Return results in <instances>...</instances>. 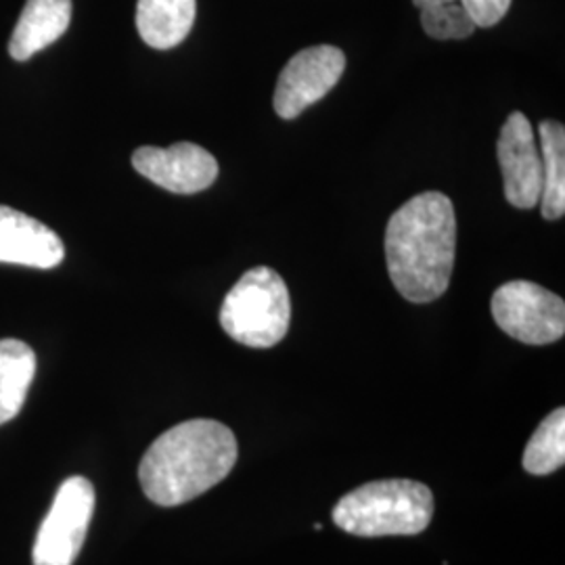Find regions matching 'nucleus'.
I'll return each mask as SVG.
<instances>
[{
  "label": "nucleus",
  "instance_id": "nucleus-8",
  "mask_svg": "<svg viewBox=\"0 0 565 565\" xmlns=\"http://www.w3.org/2000/svg\"><path fill=\"white\" fill-rule=\"evenodd\" d=\"M497 156L505 182V200L518 210H532L541 202L543 163L534 128L522 111H513L501 130Z\"/></svg>",
  "mask_w": 565,
  "mask_h": 565
},
{
  "label": "nucleus",
  "instance_id": "nucleus-12",
  "mask_svg": "<svg viewBox=\"0 0 565 565\" xmlns=\"http://www.w3.org/2000/svg\"><path fill=\"white\" fill-rule=\"evenodd\" d=\"M195 0H139L137 30L151 49L168 51L179 46L195 23Z\"/></svg>",
  "mask_w": 565,
  "mask_h": 565
},
{
  "label": "nucleus",
  "instance_id": "nucleus-3",
  "mask_svg": "<svg viewBox=\"0 0 565 565\" xmlns=\"http://www.w3.org/2000/svg\"><path fill=\"white\" fill-rule=\"evenodd\" d=\"M434 515V494L415 480H377L348 492L333 507V524L352 536H415Z\"/></svg>",
  "mask_w": 565,
  "mask_h": 565
},
{
  "label": "nucleus",
  "instance_id": "nucleus-10",
  "mask_svg": "<svg viewBox=\"0 0 565 565\" xmlns=\"http://www.w3.org/2000/svg\"><path fill=\"white\" fill-rule=\"evenodd\" d=\"M65 247L55 231L20 210L0 205V263L23 264L32 268H55Z\"/></svg>",
  "mask_w": 565,
  "mask_h": 565
},
{
  "label": "nucleus",
  "instance_id": "nucleus-6",
  "mask_svg": "<svg viewBox=\"0 0 565 565\" xmlns=\"http://www.w3.org/2000/svg\"><path fill=\"white\" fill-rule=\"evenodd\" d=\"M95 511V488L81 476L60 486L34 541V565H74Z\"/></svg>",
  "mask_w": 565,
  "mask_h": 565
},
{
  "label": "nucleus",
  "instance_id": "nucleus-1",
  "mask_svg": "<svg viewBox=\"0 0 565 565\" xmlns=\"http://www.w3.org/2000/svg\"><path fill=\"white\" fill-rule=\"evenodd\" d=\"M455 254L457 216L445 193H419L387 221V273L408 302H434L445 294L452 277Z\"/></svg>",
  "mask_w": 565,
  "mask_h": 565
},
{
  "label": "nucleus",
  "instance_id": "nucleus-2",
  "mask_svg": "<svg viewBox=\"0 0 565 565\" xmlns=\"http://www.w3.org/2000/svg\"><path fill=\"white\" fill-rule=\"evenodd\" d=\"M235 434L214 419L174 425L147 448L139 480L156 505L177 507L221 484L237 463Z\"/></svg>",
  "mask_w": 565,
  "mask_h": 565
},
{
  "label": "nucleus",
  "instance_id": "nucleus-17",
  "mask_svg": "<svg viewBox=\"0 0 565 565\" xmlns=\"http://www.w3.org/2000/svg\"><path fill=\"white\" fill-rule=\"evenodd\" d=\"M476 28H492L503 20L511 0H459Z\"/></svg>",
  "mask_w": 565,
  "mask_h": 565
},
{
  "label": "nucleus",
  "instance_id": "nucleus-11",
  "mask_svg": "<svg viewBox=\"0 0 565 565\" xmlns=\"http://www.w3.org/2000/svg\"><path fill=\"white\" fill-rule=\"evenodd\" d=\"M72 21V0H28L9 41V53L28 61L60 41Z\"/></svg>",
  "mask_w": 565,
  "mask_h": 565
},
{
  "label": "nucleus",
  "instance_id": "nucleus-16",
  "mask_svg": "<svg viewBox=\"0 0 565 565\" xmlns=\"http://www.w3.org/2000/svg\"><path fill=\"white\" fill-rule=\"evenodd\" d=\"M425 34L436 41H463L476 32V23L459 0L422 9Z\"/></svg>",
  "mask_w": 565,
  "mask_h": 565
},
{
  "label": "nucleus",
  "instance_id": "nucleus-5",
  "mask_svg": "<svg viewBox=\"0 0 565 565\" xmlns=\"http://www.w3.org/2000/svg\"><path fill=\"white\" fill-rule=\"evenodd\" d=\"M492 317L518 342L546 345L565 333V302L532 281H509L492 296Z\"/></svg>",
  "mask_w": 565,
  "mask_h": 565
},
{
  "label": "nucleus",
  "instance_id": "nucleus-4",
  "mask_svg": "<svg viewBox=\"0 0 565 565\" xmlns=\"http://www.w3.org/2000/svg\"><path fill=\"white\" fill-rule=\"evenodd\" d=\"M291 298L281 275L268 266L247 270L226 294L221 324L235 342L249 348H273L287 335Z\"/></svg>",
  "mask_w": 565,
  "mask_h": 565
},
{
  "label": "nucleus",
  "instance_id": "nucleus-14",
  "mask_svg": "<svg viewBox=\"0 0 565 565\" xmlns=\"http://www.w3.org/2000/svg\"><path fill=\"white\" fill-rule=\"evenodd\" d=\"M541 132V163L543 191L541 212L546 221H559L565 214V130L564 124L546 120Z\"/></svg>",
  "mask_w": 565,
  "mask_h": 565
},
{
  "label": "nucleus",
  "instance_id": "nucleus-9",
  "mask_svg": "<svg viewBox=\"0 0 565 565\" xmlns=\"http://www.w3.org/2000/svg\"><path fill=\"white\" fill-rule=\"evenodd\" d=\"M135 170L147 181L170 193L193 195L218 179L216 158L195 142H174L172 147H141L132 156Z\"/></svg>",
  "mask_w": 565,
  "mask_h": 565
},
{
  "label": "nucleus",
  "instance_id": "nucleus-15",
  "mask_svg": "<svg viewBox=\"0 0 565 565\" xmlns=\"http://www.w3.org/2000/svg\"><path fill=\"white\" fill-rule=\"evenodd\" d=\"M524 469L532 476H548L565 463V408H555L525 446Z\"/></svg>",
  "mask_w": 565,
  "mask_h": 565
},
{
  "label": "nucleus",
  "instance_id": "nucleus-13",
  "mask_svg": "<svg viewBox=\"0 0 565 565\" xmlns=\"http://www.w3.org/2000/svg\"><path fill=\"white\" fill-rule=\"evenodd\" d=\"M34 375V350L20 340H0V425L20 415Z\"/></svg>",
  "mask_w": 565,
  "mask_h": 565
},
{
  "label": "nucleus",
  "instance_id": "nucleus-18",
  "mask_svg": "<svg viewBox=\"0 0 565 565\" xmlns=\"http://www.w3.org/2000/svg\"><path fill=\"white\" fill-rule=\"evenodd\" d=\"M419 9H425V7H434V4H445V2H455V0H413Z\"/></svg>",
  "mask_w": 565,
  "mask_h": 565
},
{
  "label": "nucleus",
  "instance_id": "nucleus-7",
  "mask_svg": "<svg viewBox=\"0 0 565 565\" xmlns=\"http://www.w3.org/2000/svg\"><path fill=\"white\" fill-rule=\"evenodd\" d=\"M345 55L338 46L319 44L303 49L282 67L275 88V111L282 120H294L310 105L321 102L340 82Z\"/></svg>",
  "mask_w": 565,
  "mask_h": 565
}]
</instances>
